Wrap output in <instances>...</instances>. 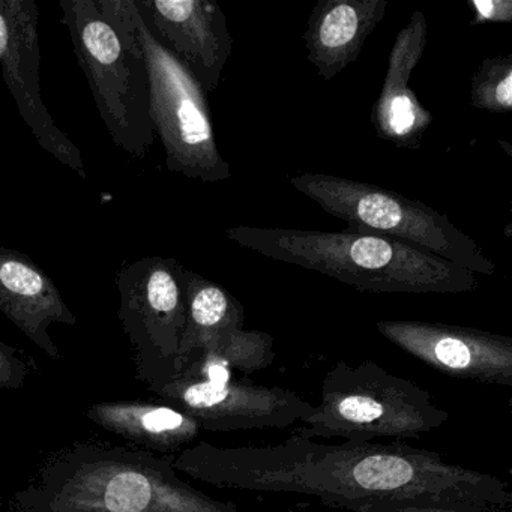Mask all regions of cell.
I'll use <instances>...</instances> for the list:
<instances>
[{
    "mask_svg": "<svg viewBox=\"0 0 512 512\" xmlns=\"http://www.w3.org/2000/svg\"><path fill=\"white\" fill-rule=\"evenodd\" d=\"M169 461L214 487L311 496L352 512L403 505L512 508L511 488L499 476L401 442L328 445L292 434L278 445L220 448L199 442Z\"/></svg>",
    "mask_w": 512,
    "mask_h": 512,
    "instance_id": "6da1fadb",
    "label": "cell"
},
{
    "mask_svg": "<svg viewBox=\"0 0 512 512\" xmlns=\"http://www.w3.org/2000/svg\"><path fill=\"white\" fill-rule=\"evenodd\" d=\"M226 236L260 256L319 272L359 292L455 295L479 286L478 275L448 260L356 230L236 226L227 229Z\"/></svg>",
    "mask_w": 512,
    "mask_h": 512,
    "instance_id": "7a4b0ae2",
    "label": "cell"
},
{
    "mask_svg": "<svg viewBox=\"0 0 512 512\" xmlns=\"http://www.w3.org/2000/svg\"><path fill=\"white\" fill-rule=\"evenodd\" d=\"M19 502L38 512H242L185 484L169 460L92 446L50 463Z\"/></svg>",
    "mask_w": 512,
    "mask_h": 512,
    "instance_id": "3957f363",
    "label": "cell"
},
{
    "mask_svg": "<svg viewBox=\"0 0 512 512\" xmlns=\"http://www.w3.org/2000/svg\"><path fill=\"white\" fill-rule=\"evenodd\" d=\"M128 52L143 59L149 79V115L170 172L215 184L232 176L215 139L208 94L149 31L134 0H95Z\"/></svg>",
    "mask_w": 512,
    "mask_h": 512,
    "instance_id": "277c9868",
    "label": "cell"
},
{
    "mask_svg": "<svg viewBox=\"0 0 512 512\" xmlns=\"http://www.w3.org/2000/svg\"><path fill=\"white\" fill-rule=\"evenodd\" d=\"M449 412L427 389L388 373L374 361H340L326 373L319 404L293 434L308 439H418L442 427Z\"/></svg>",
    "mask_w": 512,
    "mask_h": 512,
    "instance_id": "5b68a950",
    "label": "cell"
},
{
    "mask_svg": "<svg viewBox=\"0 0 512 512\" xmlns=\"http://www.w3.org/2000/svg\"><path fill=\"white\" fill-rule=\"evenodd\" d=\"M289 182L326 214L344 221L347 229L395 239L476 275L490 277L496 272V265L475 239L461 232L445 214L419 200L325 173H304Z\"/></svg>",
    "mask_w": 512,
    "mask_h": 512,
    "instance_id": "8992f818",
    "label": "cell"
},
{
    "mask_svg": "<svg viewBox=\"0 0 512 512\" xmlns=\"http://www.w3.org/2000/svg\"><path fill=\"white\" fill-rule=\"evenodd\" d=\"M80 68L110 139L131 157L145 160L154 145L145 62L122 46L95 0H61Z\"/></svg>",
    "mask_w": 512,
    "mask_h": 512,
    "instance_id": "52a82bcc",
    "label": "cell"
},
{
    "mask_svg": "<svg viewBox=\"0 0 512 512\" xmlns=\"http://www.w3.org/2000/svg\"><path fill=\"white\" fill-rule=\"evenodd\" d=\"M179 269L172 257L152 256L128 263L116 277L118 316L133 346L137 379L152 392L178 373L185 329Z\"/></svg>",
    "mask_w": 512,
    "mask_h": 512,
    "instance_id": "ba28073f",
    "label": "cell"
},
{
    "mask_svg": "<svg viewBox=\"0 0 512 512\" xmlns=\"http://www.w3.org/2000/svg\"><path fill=\"white\" fill-rule=\"evenodd\" d=\"M154 394L206 431L286 430L298 427L313 410L310 401L290 389L188 370L179 371Z\"/></svg>",
    "mask_w": 512,
    "mask_h": 512,
    "instance_id": "9c48e42d",
    "label": "cell"
},
{
    "mask_svg": "<svg viewBox=\"0 0 512 512\" xmlns=\"http://www.w3.org/2000/svg\"><path fill=\"white\" fill-rule=\"evenodd\" d=\"M40 11L34 0H0V67L17 109L38 145L83 181L79 148L56 127L40 89Z\"/></svg>",
    "mask_w": 512,
    "mask_h": 512,
    "instance_id": "30bf717a",
    "label": "cell"
},
{
    "mask_svg": "<svg viewBox=\"0 0 512 512\" xmlns=\"http://www.w3.org/2000/svg\"><path fill=\"white\" fill-rule=\"evenodd\" d=\"M377 331L433 370L457 379L512 386V338L419 320H380Z\"/></svg>",
    "mask_w": 512,
    "mask_h": 512,
    "instance_id": "8fae6325",
    "label": "cell"
},
{
    "mask_svg": "<svg viewBox=\"0 0 512 512\" xmlns=\"http://www.w3.org/2000/svg\"><path fill=\"white\" fill-rule=\"evenodd\" d=\"M158 43L169 50L206 94L220 86L233 53L226 14L215 0H134Z\"/></svg>",
    "mask_w": 512,
    "mask_h": 512,
    "instance_id": "7c38bea8",
    "label": "cell"
},
{
    "mask_svg": "<svg viewBox=\"0 0 512 512\" xmlns=\"http://www.w3.org/2000/svg\"><path fill=\"white\" fill-rule=\"evenodd\" d=\"M428 44V23L415 11L395 37L379 97L371 110V124L379 139L404 149H418L433 122L430 110L409 88Z\"/></svg>",
    "mask_w": 512,
    "mask_h": 512,
    "instance_id": "4fadbf2b",
    "label": "cell"
},
{
    "mask_svg": "<svg viewBox=\"0 0 512 512\" xmlns=\"http://www.w3.org/2000/svg\"><path fill=\"white\" fill-rule=\"evenodd\" d=\"M0 311L53 359L61 353L50 326L77 323L52 278L31 257L5 247H0Z\"/></svg>",
    "mask_w": 512,
    "mask_h": 512,
    "instance_id": "5bb4252c",
    "label": "cell"
},
{
    "mask_svg": "<svg viewBox=\"0 0 512 512\" xmlns=\"http://www.w3.org/2000/svg\"><path fill=\"white\" fill-rule=\"evenodd\" d=\"M388 0H319L308 19L304 41L317 76L331 82L356 61L374 29L380 25Z\"/></svg>",
    "mask_w": 512,
    "mask_h": 512,
    "instance_id": "9a60e30c",
    "label": "cell"
},
{
    "mask_svg": "<svg viewBox=\"0 0 512 512\" xmlns=\"http://www.w3.org/2000/svg\"><path fill=\"white\" fill-rule=\"evenodd\" d=\"M86 416L110 433L161 452L179 451L202 431L196 419L181 410L149 401L97 403Z\"/></svg>",
    "mask_w": 512,
    "mask_h": 512,
    "instance_id": "2e32d148",
    "label": "cell"
},
{
    "mask_svg": "<svg viewBox=\"0 0 512 512\" xmlns=\"http://www.w3.org/2000/svg\"><path fill=\"white\" fill-rule=\"evenodd\" d=\"M185 301V329L179 346L181 362L232 332L244 329V305L229 290L181 265Z\"/></svg>",
    "mask_w": 512,
    "mask_h": 512,
    "instance_id": "e0dca14e",
    "label": "cell"
},
{
    "mask_svg": "<svg viewBox=\"0 0 512 512\" xmlns=\"http://www.w3.org/2000/svg\"><path fill=\"white\" fill-rule=\"evenodd\" d=\"M274 359L275 349L272 335L262 331L239 329V331L232 332V334L215 341L211 346L191 353L181 362L179 370L182 365L196 364L200 367L229 371V373L230 370H236L244 374H251L254 371L268 368Z\"/></svg>",
    "mask_w": 512,
    "mask_h": 512,
    "instance_id": "ac0fdd59",
    "label": "cell"
},
{
    "mask_svg": "<svg viewBox=\"0 0 512 512\" xmlns=\"http://www.w3.org/2000/svg\"><path fill=\"white\" fill-rule=\"evenodd\" d=\"M470 103L475 109L502 115L512 110V55L481 62L470 82Z\"/></svg>",
    "mask_w": 512,
    "mask_h": 512,
    "instance_id": "d6986e66",
    "label": "cell"
},
{
    "mask_svg": "<svg viewBox=\"0 0 512 512\" xmlns=\"http://www.w3.org/2000/svg\"><path fill=\"white\" fill-rule=\"evenodd\" d=\"M31 364L25 353L0 340V391H19L28 382Z\"/></svg>",
    "mask_w": 512,
    "mask_h": 512,
    "instance_id": "ffe728a7",
    "label": "cell"
},
{
    "mask_svg": "<svg viewBox=\"0 0 512 512\" xmlns=\"http://www.w3.org/2000/svg\"><path fill=\"white\" fill-rule=\"evenodd\" d=\"M472 25L482 23H511L512 0H472Z\"/></svg>",
    "mask_w": 512,
    "mask_h": 512,
    "instance_id": "44dd1931",
    "label": "cell"
},
{
    "mask_svg": "<svg viewBox=\"0 0 512 512\" xmlns=\"http://www.w3.org/2000/svg\"><path fill=\"white\" fill-rule=\"evenodd\" d=\"M358 512H500L490 509L466 508V506L446 505H403L385 506V508L364 509Z\"/></svg>",
    "mask_w": 512,
    "mask_h": 512,
    "instance_id": "7402d4cb",
    "label": "cell"
},
{
    "mask_svg": "<svg viewBox=\"0 0 512 512\" xmlns=\"http://www.w3.org/2000/svg\"><path fill=\"white\" fill-rule=\"evenodd\" d=\"M19 512H38V511H35V509H32V508H29V506L23 505V503H20Z\"/></svg>",
    "mask_w": 512,
    "mask_h": 512,
    "instance_id": "603a6c76",
    "label": "cell"
}]
</instances>
